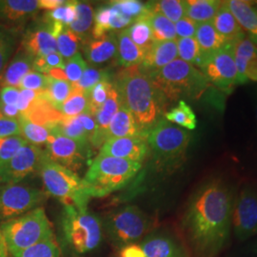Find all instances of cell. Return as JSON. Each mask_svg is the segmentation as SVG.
Listing matches in <instances>:
<instances>
[{
  "instance_id": "obj_16",
  "label": "cell",
  "mask_w": 257,
  "mask_h": 257,
  "mask_svg": "<svg viewBox=\"0 0 257 257\" xmlns=\"http://www.w3.org/2000/svg\"><path fill=\"white\" fill-rule=\"evenodd\" d=\"M149 152L146 138H110L102 145L99 155L142 163Z\"/></svg>"
},
{
  "instance_id": "obj_3",
  "label": "cell",
  "mask_w": 257,
  "mask_h": 257,
  "mask_svg": "<svg viewBox=\"0 0 257 257\" xmlns=\"http://www.w3.org/2000/svg\"><path fill=\"white\" fill-rule=\"evenodd\" d=\"M141 168L139 162L98 155L82 179L85 192L90 198L109 195L130 183Z\"/></svg>"
},
{
  "instance_id": "obj_47",
  "label": "cell",
  "mask_w": 257,
  "mask_h": 257,
  "mask_svg": "<svg viewBox=\"0 0 257 257\" xmlns=\"http://www.w3.org/2000/svg\"><path fill=\"white\" fill-rule=\"evenodd\" d=\"M110 4L101 6L96 10L93 15V27L92 30L93 39H98L110 32Z\"/></svg>"
},
{
  "instance_id": "obj_4",
  "label": "cell",
  "mask_w": 257,
  "mask_h": 257,
  "mask_svg": "<svg viewBox=\"0 0 257 257\" xmlns=\"http://www.w3.org/2000/svg\"><path fill=\"white\" fill-rule=\"evenodd\" d=\"M147 74L158 91L170 101L183 100L182 98L198 99L209 85L199 69L179 58Z\"/></svg>"
},
{
  "instance_id": "obj_44",
  "label": "cell",
  "mask_w": 257,
  "mask_h": 257,
  "mask_svg": "<svg viewBox=\"0 0 257 257\" xmlns=\"http://www.w3.org/2000/svg\"><path fill=\"white\" fill-rule=\"evenodd\" d=\"M27 143L21 136L0 138V170Z\"/></svg>"
},
{
  "instance_id": "obj_6",
  "label": "cell",
  "mask_w": 257,
  "mask_h": 257,
  "mask_svg": "<svg viewBox=\"0 0 257 257\" xmlns=\"http://www.w3.org/2000/svg\"><path fill=\"white\" fill-rule=\"evenodd\" d=\"M9 253L13 255L48 239L54 238L51 223L43 208L4 221L0 225Z\"/></svg>"
},
{
  "instance_id": "obj_62",
  "label": "cell",
  "mask_w": 257,
  "mask_h": 257,
  "mask_svg": "<svg viewBox=\"0 0 257 257\" xmlns=\"http://www.w3.org/2000/svg\"><path fill=\"white\" fill-rule=\"evenodd\" d=\"M0 257H9V250L7 248V244L1 228H0Z\"/></svg>"
},
{
  "instance_id": "obj_49",
  "label": "cell",
  "mask_w": 257,
  "mask_h": 257,
  "mask_svg": "<svg viewBox=\"0 0 257 257\" xmlns=\"http://www.w3.org/2000/svg\"><path fill=\"white\" fill-rule=\"evenodd\" d=\"M64 58L58 53H53L44 57L36 58L34 60V66H33L34 71H37L38 73L46 74V75L55 69L64 70Z\"/></svg>"
},
{
  "instance_id": "obj_64",
  "label": "cell",
  "mask_w": 257,
  "mask_h": 257,
  "mask_svg": "<svg viewBox=\"0 0 257 257\" xmlns=\"http://www.w3.org/2000/svg\"><path fill=\"white\" fill-rule=\"evenodd\" d=\"M253 5H254V8H255V10H256V12H257V2H255V3H254V4H253Z\"/></svg>"
},
{
  "instance_id": "obj_28",
  "label": "cell",
  "mask_w": 257,
  "mask_h": 257,
  "mask_svg": "<svg viewBox=\"0 0 257 257\" xmlns=\"http://www.w3.org/2000/svg\"><path fill=\"white\" fill-rule=\"evenodd\" d=\"M117 37V62L123 68L140 66L144 60L145 53L138 48L128 37L127 30L124 29Z\"/></svg>"
},
{
  "instance_id": "obj_38",
  "label": "cell",
  "mask_w": 257,
  "mask_h": 257,
  "mask_svg": "<svg viewBox=\"0 0 257 257\" xmlns=\"http://www.w3.org/2000/svg\"><path fill=\"white\" fill-rule=\"evenodd\" d=\"M148 8L152 12H156L164 16L173 23H176L186 17L185 1L181 0H161L147 3Z\"/></svg>"
},
{
  "instance_id": "obj_35",
  "label": "cell",
  "mask_w": 257,
  "mask_h": 257,
  "mask_svg": "<svg viewBox=\"0 0 257 257\" xmlns=\"http://www.w3.org/2000/svg\"><path fill=\"white\" fill-rule=\"evenodd\" d=\"M61 135L66 138L73 139L75 142L85 147H90V142L88 137L83 128L82 123L79 119V116L66 117L64 116L60 122H58L54 127Z\"/></svg>"
},
{
  "instance_id": "obj_9",
  "label": "cell",
  "mask_w": 257,
  "mask_h": 257,
  "mask_svg": "<svg viewBox=\"0 0 257 257\" xmlns=\"http://www.w3.org/2000/svg\"><path fill=\"white\" fill-rule=\"evenodd\" d=\"M104 227L111 243L121 248L145 237L152 229V222L137 206H126L110 213Z\"/></svg>"
},
{
  "instance_id": "obj_56",
  "label": "cell",
  "mask_w": 257,
  "mask_h": 257,
  "mask_svg": "<svg viewBox=\"0 0 257 257\" xmlns=\"http://www.w3.org/2000/svg\"><path fill=\"white\" fill-rule=\"evenodd\" d=\"M78 116H79V119L82 123L83 128L85 130V133L88 137L89 142L92 145H93V143L96 139V137H97V133H98V127H97V123H96L95 117L89 112L83 113V114H80Z\"/></svg>"
},
{
  "instance_id": "obj_26",
  "label": "cell",
  "mask_w": 257,
  "mask_h": 257,
  "mask_svg": "<svg viewBox=\"0 0 257 257\" xmlns=\"http://www.w3.org/2000/svg\"><path fill=\"white\" fill-rule=\"evenodd\" d=\"M194 37L200 50V59L196 66L198 68L208 57L226 45L224 39L216 32L211 22L198 24Z\"/></svg>"
},
{
  "instance_id": "obj_33",
  "label": "cell",
  "mask_w": 257,
  "mask_h": 257,
  "mask_svg": "<svg viewBox=\"0 0 257 257\" xmlns=\"http://www.w3.org/2000/svg\"><path fill=\"white\" fill-rule=\"evenodd\" d=\"M148 20L152 28L153 38L155 42L177 39V36L175 33V23L166 19L165 17L162 16L161 14L152 12L149 10Z\"/></svg>"
},
{
  "instance_id": "obj_10",
  "label": "cell",
  "mask_w": 257,
  "mask_h": 257,
  "mask_svg": "<svg viewBox=\"0 0 257 257\" xmlns=\"http://www.w3.org/2000/svg\"><path fill=\"white\" fill-rule=\"evenodd\" d=\"M231 230L240 242L253 238L257 235V185L246 184L235 195Z\"/></svg>"
},
{
  "instance_id": "obj_29",
  "label": "cell",
  "mask_w": 257,
  "mask_h": 257,
  "mask_svg": "<svg viewBox=\"0 0 257 257\" xmlns=\"http://www.w3.org/2000/svg\"><path fill=\"white\" fill-rule=\"evenodd\" d=\"M222 1L218 0H187L185 15L197 24L211 22L216 16Z\"/></svg>"
},
{
  "instance_id": "obj_11",
  "label": "cell",
  "mask_w": 257,
  "mask_h": 257,
  "mask_svg": "<svg viewBox=\"0 0 257 257\" xmlns=\"http://www.w3.org/2000/svg\"><path fill=\"white\" fill-rule=\"evenodd\" d=\"M46 199V193L36 188L19 184H7L0 188V220L19 217L38 208Z\"/></svg>"
},
{
  "instance_id": "obj_61",
  "label": "cell",
  "mask_w": 257,
  "mask_h": 257,
  "mask_svg": "<svg viewBox=\"0 0 257 257\" xmlns=\"http://www.w3.org/2000/svg\"><path fill=\"white\" fill-rule=\"evenodd\" d=\"M237 257H257V240L248 245V247L243 249L242 254Z\"/></svg>"
},
{
  "instance_id": "obj_12",
  "label": "cell",
  "mask_w": 257,
  "mask_h": 257,
  "mask_svg": "<svg viewBox=\"0 0 257 257\" xmlns=\"http://www.w3.org/2000/svg\"><path fill=\"white\" fill-rule=\"evenodd\" d=\"M199 70L209 82L225 92L239 84L232 44H226L212 54L200 65Z\"/></svg>"
},
{
  "instance_id": "obj_2",
  "label": "cell",
  "mask_w": 257,
  "mask_h": 257,
  "mask_svg": "<svg viewBox=\"0 0 257 257\" xmlns=\"http://www.w3.org/2000/svg\"><path fill=\"white\" fill-rule=\"evenodd\" d=\"M112 83L119 93L121 104L130 110L139 128L148 136L160 120L165 97L140 66L124 68Z\"/></svg>"
},
{
  "instance_id": "obj_51",
  "label": "cell",
  "mask_w": 257,
  "mask_h": 257,
  "mask_svg": "<svg viewBox=\"0 0 257 257\" xmlns=\"http://www.w3.org/2000/svg\"><path fill=\"white\" fill-rule=\"evenodd\" d=\"M48 86V75L38 73L32 70L29 72L19 84L20 90H32V91H46Z\"/></svg>"
},
{
  "instance_id": "obj_1",
  "label": "cell",
  "mask_w": 257,
  "mask_h": 257,
  "mask_svg": "<svg viewBox=\"0 0 257 257\" xmlns=\"http://www.w3.org/2000/svg\"><path fill=\"white\" fill-rule=\"evenodd\" d=\"M235 195L219 178L193 193L182 219L183 241L191 257H218L230 242Z\"/></svg>"
},
{
  "instance_id": "obj_7",
  "label": "cell",
  "mask_w": 257,
  "mask_h": 257,
  "mask_svg": "<svg viewBox=\"0 0 257 257\" xmlns=\"http://www.w3.org/2000/svg\"><path fill=\"white\" fill-rule=\"evenodd\" d=\"M61 230L66 244L79 254L92 251L101 242V221L88 208L64 206Z\"/></svg>"
},
{
  "instance_id": "obj_22",
  "label": "cell",
  "mask_w": 257,
  "mask_h": 257,
  "mask_svg": "<svg viewBox=\"0 0 257 257\" xmlns=\"http://www.w3.org/2000/svg\"><path fill=\"white\" fill-rule=\"evenodd\" d=\"M121 106L120 95L116 88L112 83V87L110 88L107 100L102 105L100 110H98L94 117L97 123L98 133L97 137L93 143V147H100L107 141L108 138V128L110 126V121L114 114L119 110Z\"/></svg>"
},
{
  "instance_id": "obj_50",
  "label": "cell",
  "mask_w": 257,
  "mask_h": 257,
  "mask_svg": "<svg viewBox=\"0 0 257 257\" xmlns=\"http://www.w3.org/2000/svg\"><path fill=\"white\" fill-rule=\"evenodd\" d=\"M113 4L120 12L134 21L148 12V5L138 0H120Z\"/></svg>"
},
{
  "instance_id": "obj_55",
  "label": "cell",
  "mask_w": 257,
  "mask_h": 257,
  "mask_svg": "<svg viewBox=\"0 0 257 257\" xmlns=\"http://www.w3.org/2000/svg\"><path fill=\"white\" fill-rule=\"evenodd\" d=\"M110 31L112 30H119L124 28L131 26L134 23L133 19H128V17L124 16L117 7L111 2L110 4Z\"/></svg>"
},
{
  "instance_id": "obj_14",
  "label": "cell",
  "mask_w": 257,
  "mask_h": 257,
  "mask_svg": "<svg viewBox=\"0 0 257 257\" xmlns=\"http://www.w3.org/2000/svg\"><path fill=\"white\" fill-rule=\"evenodd\" d=\"M45 152L27 143L0 170V184H18L29 175L38 173Z\"/></svg>"
},
{
  "instance_id": "obj_52",
  "label": "cell",
  "mask_w": 257,
  "mask_h": 257,
  "mask_svg": "<svg viewBox=\"0 0 257 257\" xmlns=\"http://www.w3.org/2000/svg\"><path fill=\"white\" fill-rule=\"evenodd\" d=\"M21 136L20 121L9 118L0 112V138Z\"/></svg>"
},
{
  "instance_id": "obj_42",
  "label": "cell",
  "mask_w": 257,
  "mask_h": 257,
  "mask_svg": "<svg viewBox=\"0 0 257 257\" xmlns=\"http://www.w3.org/2000/svg\"><path fill=\"white\" fill-rule=\"evenodd\" d=\"M176 44L179 59L193 66H197L200 59V50L195 37L177 38Z\"/></svg>"
},
{
  "instance_id": "obj_48",
  "label": "cell",
  "mask_w": 257,
  "mask_h": 257,
  "mask_svg": "<svg viewBox=\"0 0 257 257\" xmlns=\"http://www.w3.org/2000/svg\"><path fill=\"white\" fill-rule=\"evenodd\" d=\"M87 63L80 53H77L72 58L65 62L64 73L66 79L72 84H75L80 80L87 68Z\"/></svg>"
},
{
  "instance_id": "obj_59",
  "label": "cell",
  "mask_w": 257,
  "mask_h": 257,
  "mask_svg": "<svg viewBox=\"0 0 257 257\" xmlns=\"http://www.w3.org/2000/svg\"><path fill=\"white\" fill-rule=\"evenodd\" d=\"M0 112L9 118L19 119L21 117V113L17 105H0Z\"/></svg>"
},
{
  "instance_id": "obj_54",
  "label": "cell",
  "mask_w": 257,
  "mask_h": 257,
  "mask_svg": "<svg viewBox=\"0 0 257 257\" xmlns=\"http://www.w3.org/2000/svg\"><path fill=\"white\" fill-rule=\"evenodd\" d=\"M198 24L192 19L185 17L175 23V33L177 38H189L195 37Z\"/></svg>"
},
{
  "instance_id": "obj_23",
  "label": "cell",
  "mask_w": 257,
  "mask_h": 257,
  "mask_svg": "<svg viewBox=\"0 0 257 257\" xmlns=\"http://www.w3.org/2000/svg\"><path fill=\"white\" fill-rule=\"evenodd\" d=\"M147 135L139 128L134 115L121 104L108 128V139L122 138H146Z\"/></svg>"
},
{
  "instance_id": "obj_13",
  "label": "cell",
  "mask_w": 257,
  "mask_h": 257,
  "mask_svg": "<svg viewBox=\"0 0 257 257\" xmlns=\"http://www.w3.org/2000/svg\"><path fill=\"white\" fill-rule=\"evenodd\" d=\"M51 130L52 136L44 150L46 156L52 161L75 173L89 156L90 147H85L73 139L66 138L55 128Z\"/></svg>"
},
{
  "instance_id": "obj_24",
  "label": "cell",
  "mask_w": 257,
  "mask_h": 257,
  "mask_svg": "<svg viewBox=\"0 0 257 257\" xmlns=\"http://www.w3.org/2000/svg\"><path fill=\"white\" fill-rule=\"evenodd\" d=\"M211 23L226 44H234L245 37L242 28L225 4V1H222L219 10Z\"/></svg>"
},
{
  "instance_id": "obj_53",
  "label": "cell",
  "mask_w": 257,
  "mask_h": 257,
  "mask_svg": "<svg viewBox=\"0 0 257 257\" xmlns=\"http://www.w3.org/2000/svg\"><path fill=\"white\" fill-rule=\"evenodd\" d=\"M43 92L44 91L37 92V91H32V90H20L19 101L17 106L19 108L21 115L26 113L28 110L37 103Z\"/></svg>"
},
{
  "instance_id": "obj_34",
  "label": "cell",
  "mask_w": 257,
  "mask_h": 257,
  "mask_svg": "<svg viewBox=\"0 0 257 257\" xmlns=\"http://www.w3.org/2000/svg\"><path fill=\"white\" fill-rule=\"evenodd\" d=\"M93 22V10L88 3L77 2L76 4V18L74 22L69 26V29L74 33L81 41L88 38V34L92 30Z\"/></svg>"
},
{
  "instance_id": "obj_20",
  "label": "cell",
  "mask_w": 257,
  "mask_h": 257,
  "mask_svg": "<svg viewBox=\"0 0 257 257\" xmlns=\"http://www.w3.org/2000/svg\"><path fill=\"white\" fill-rule=\"evenodd\" d=\"M177 56L176 40L157 41L148 50L140 67L144 72L151 73L175 61Z\"/></svg>"
},
{
  "instance_id": "obj_25",
  "label": "cell",
  "mask_w": 257,
  "mask_h": 257,
  "mask_svg": "<svg viewBox=\"0 0 257 257\" xmlns=\"http://www.w3.org/2000/svg\"><path fill=\"white\" fill-rule=\"evenodd\" d=\"M35 58L25 51H20L13 57L8 66L0 75L2 87L11 86L19 88L23 77L33 70Z\"/></svg>"
},
{
  "instance_id": "obj_60",
  "label": "cell",
  "mask_w": 257,
  "mask_h": 257,
  "mask_svg": "<svg viewBox=\"0 0 257 257\" xmlns=\"http://www.w3.org/2000/svg\"><path fill=\"white\" fill-rule=\"evenodd\" d=\"M65 2L64 0H39V6L40 10L50 12L64 5Z\"/></svg>"
},
{
  "instance_id": "obj_40",
  "label": "cell",
  "mask_w": 257,
  "mask_h": 257,
  "mask_svg": "<svg viewBox=\"0 0 257 257\" xmlns=\"http://www.w3.org/2000/svg\"><path fill=\"white\" fill-rule=\"evenodd\" d=\"M17 44V33L14 29L0 24V75L6 68Z\"/></svg>"
},
{
  "instance_id": "obj_57",
  "label": "cell",
  "mask_w": 257,
  "mask_h": 257,
  "mask_svg": "<svg viewBox=\"0 0 257 257\" xmlns=\"http://www.w3.org/2000/svg\"><path fill=\"white\" fill-rule=\"evenodd\" d=\"M20 89L11 86H4L0 90V105H17L19 101Z\"/></svg>"
},
{
  "instance_id": "obj_18",
  "label": "cell",
  "mask_w": 257,
  "mask_h": 257,
  "mask_svg": "<svg viewBox=\"0 0 257 257\" xmlns=\"http://www.w3.org/2000/svg\"><path fill=\"white\" fill-rule=\"evenodd\" d=\"M233 45V55L238 73V83L257 82V48L249 37L241 38Z\"/></svg>"
},
{
  "instance_id": "obj_5",
  "label": "cell",
  "mask_w": 257,
  "mask_h": 257,
  "mask_svg": "<svg viewBox=\"0 0 257 257\" xmlns=\"http://www.w3.org/2000/svg\"><path fill=\"white\" fill-rule=\"evenodd\" d=\"M191 136L187 130L160 119L148 134L147 142L158 172H171L183 163Z\"/></svg>"
},
{
  "instance_id": "obj_63",
  "label": "cell",
  "mask_w": 257,
  "mask_h": 257,
  "mask_svg": "<svg viewBox=\"0 0 257 257\" xmlns=\"http://www.w3.org/2000/svg\"><path fill=\"white\" fill-rule=\"evenodd\" d=\"M249 37H250V39H251V40H252V42H253V43H254V45H255V46H256V48H257V37H250V36H249Z\"/></svg>"
},
{
  "instance_id": "obj_17",
  "label": "cell",
  "mask_w": 257,
  "mask_h": 257,
  "mask_svg": "<svg viewBox=\"0 0 257 257\" xmlns=\"http://www.w3.org/2000/svg\"><path fill=\"white\" fill-rule=\"evenodd\" d=\"M22 46L23 51L35 59L57 53L56 40L52 34L51 23L46 20L43 24L29 28L23 37Z\"/></svg>"
},
{
  "instance_id": "obj_45",
  "label": "cell",
  "mask_w": 257,
  "mask_h": 257,
  "mask_svg": "<svg viewBox=\"0 0 257 257\" xmlns=\"http://www.w3.org/2000/svg\"><path fill=\"white\" fill-rule=\"evenodd\" d=\"M107 79H110V76L105 70H99L88 66L80 80L75 84H73V86L76 90L87 92L92 90L97 83Z\"/></svg>"
},
{
  "instance_id": "obj_30",
  "label": "cell",
  "mask_w": 257,
  "mask_h": 257,
  "mask_svg": "<svg viewBox=\"0 0 257 257\" xmlns=\"http://www.w3.org/2000/svg\"><path fill=\"white\" fill-rule=\"evenodd\" d=\"M148 12L136 19L130 27L126 28L130 38L145 54L155 42L153 38L152 28L148 20Z\"/></svg>"
},
{
  "instance_id": "obj_46",
  "label": "cell",
  "mask_w": 257,
  "mask_h": 257,
  "mask_svg": "<svg viewBox=\"0 0 257 257\" xmlns=\"http://www.w3.org/2000/svg\"><path fill=\"white\" fill-rule=\"evenodd\" d=\"M76 4L77 1H66L64 5L50 11L47 14L46 20L51 22H61L69 27L76 18Z\"/></svg>"
},
{
  "instance_id": "obj_39",
  "label": "cell",
  "mask_w": 257,
  "mask_h": 257,
  "mask_svg": "<svg viewBox=\"0 0 257 257\" xmlns=\"http://www.w3.org/2000/svg\"><path fill=\"white\" fill-rule=\"evenodd\" d=\"M55 40L57 46V53L66 60L72 58L74 55L78 53L77 51L79 48V42L81 40L74 35L69 27L64 26L56 35Z\"/></svg>"
},
{
  "instance_id": "obj_15",
  "label": "cell",
  "mask_w": 257,
  "mask_h": 257,
  "mask_svg": "<svg viewBox=\"0 0 257 257\" xmlns=\"http://www.w3.org/2000/svg\"><path fill=\"white\" fill-rule=\"evenodd\" d=\"M140 246L146 257H191L183 239L163 230L148 233Z\"/></svg>"
},
{
  "instance_id": "obj_8",
  "label": "cell",
  "mask_w": 257,
  "mask_h": 257,
  "mask_svg": "<svg viewBox=\"0 0 257 257\" xmlns=\"http://www.w3.org/2000/svg\"><path fill=\"white\" fill-rule=\"evenodd\" d=\"M45 152V151H44ZM47 193L64 206L88 208L90 197L85 192L82 179L74 172L52 161L46 154L38 171Z\"/></svg>"
},
{
  "instance_id": "obj_31",
  "label": "cell",
  "mask_w": 257,
  "mask_h": 257,
  "mask_svg": "<svg viewBox=\"0 0 257 257\" xmlns=\"http://www.w3.org/2000/svg\"><path fill=\"white\" fill-rule=\"evenodd\" d=\"M74 86L65 79H56L48 75L45 97L53 108L57 110L74 92Z\"/></svg>"
},
{
  "instance_id": "obj_58",
  "label": "cell",
  "mask_w": 257,
  "mask_h": 257,
  "mask_svg": "<svg viewBox=\"0 0 257 257\" xmlns=\"http://www.w3.org/2000/svg\"><path fill=\"white\" fill-rule=\"evenodd\" d=\"M119 257H146V255L141 246L134 243L120 248Z\"/></svg>"
},
{
  "instance_id": "obj_41",
  "label": "cell",
  "mask_w": 257,
  "mask_h": 257,
  "mask_svg": "<svg viewBox=\"0 0 257 257\" xmlns=\"http://www.w3.org/2000/svg\"><path fill=\"white\" fill-rule=\"evenodd\" d=\"M13 257H61V252L55 239L52 238L26 248Z\"/></svg>"
},
{
  "instance_id": "obj_37",
  "label": "cell",
  "mask_w": 257,
  "mask_h": 257,
  "mask_svg": "<svg viewBox=\"0 0 257 257\" xmlns=\"http://www.w3.org/2000/svg\"><path fill=\"white\" fill-rule=\"evenodd\" d=\"M56 110L66 117H74L86 112L90 113L87 92L74 89L71 96Z\"/></svg>"
},
{
  "instance_id": "obj_21",
  "label": "cell",
  "mask_w": 257,
  "mask_h": 257,
  "mask_svg": "<svg viewBox=\"0 0 257 257\" xmlns=\"http://www.w3.org/2000/svg\"><path fill=\"white\" fill-rule=\"evenodd\" d=\"M117 37L113 34L88 41L84 47L87 61L92 65L103 64L117 55Z\"/></svg>"
},
{
  "instance_id": "obj_19",
  "label": "cell",
  "mask_w": 257,
  "mask_h": 257,
  "mask_svg": "<svg viewBox=\"0 0 257 257\" xmlns=\"http://www.w3.org/2000/svg\"><path fill=\"white\" fill-rule=\"evenodd\" d=\"M39 10V0H0V24L19 25Z\"/></svg>"
},
{
  "instance_id": "obj_36",
  "label": "cell",
  "mask_w": 257,
  "mask_h": 257,
  "mask_svg": "<svg viewBox=\"0 0 257 257\" xmlns=\"http://www.w3.org/2000/svg\"><path fill=\"white\" fill-rule=\"evenodd\" d=\"M19 121L21 127V137L30 144L36 146L46 144L52 136V130L47 126L34 123L24 117H20Z\"/></svg>"
},
{
  "instance_id": "obj_32",
  "label": "cell",
  "mask_w": 257,
  "mask_h": 257,
  "mask_svg": "<svg viewBox=\"0 0 257 257\" xmlns=\"http://www.w3.org/2000/svg\"><path fill=\"white\" fill-rule=\"evenodd\" d=\"M165 119L175 126L187 130H195L197 126L196 115L185 100H179L173 109L165 112Z\"/></svg>"
},
{
  "instance_id": "obj_43",
  "label": "cell",
  "mask_w": 257,
  "mask_h": 257,
  "mask_svg": "<svg viewBox=\"0 0 257 257\" xmlns=\"http://www.w3.org/2000/svg\"><path fill=\"white\" fill-rule=\"evenodd\" d=\"M111 87H112V82L110 79H107V80H103L101 82L97 83L92 90L87 92L90 113L93 116L98 110H100L102 105L107 100Z\"/></svg>"
},
{
  "instance_id": "obj_27",
  "label": "cell",
  "mask_w": 257,
  "mask_h": 257,
  "mask_svg": "<svg viewBox=\"0 0 257 257\" xmlns=\"http://www.w3.org/2000/svg\"><path fill=\"white\" fill-rule=\"evenodd\" d=\"M225 4L242 30L248 32L250 37H257V12L254 5L245 0H228Z\"/></svg>"
}]
</instances>
